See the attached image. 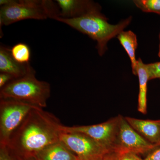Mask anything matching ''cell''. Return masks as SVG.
<instances>
[{
	"instance_id": "3957f363",
	"label": "cell",
	"mask_w": 160,
	"mask_h": 160,
	"mask_svg": "<svg viewBox=\"0 0 160 160\" xmlns=\"http://www.w3.org/2000/svg\"><path fill=\"white\" fill-rule=\"evenodd\" d=\"M35 74L32 68L23 77L10 81L0 90V99L20 101L42 109L46 107L51 93L50 85L37 79Z\"/></svg>"
},
{
	"instance_id": "7402d4cb",
	"label": "cell",
	"mask_w": 160,
	"mask_h": 160,
	"mask_svg": "<svg viewBox=\"0 0 160 160\" xmlns=\"http://www.w3.org/2000/svg\"><path fill=\"white\" fill-rule=\"evenodd\" d=\"M120 153L115 151H112L106 155L102 160H118Z\"/></svg>"
},
{
	"instance_id": "7a4b0ae2",
	"label": "cell",
	"mask_w": 160,
	"mask_h": 160,
	"mask_svg": "<svg viewBox=\"0 0 160 160\" xmlns=\"http://www.w3.org/2000/svg\"><path fill=\"white\" fill-rule=\"evenodd\" d=\"M132 18L131 16L129 17L117 25L108 23L106 17L101 12L89 13L76 18L57 17L54 20L65 23L96 41L98 52L102 56L107 50L108 42L129 26Z\"/></svg>"
},
{
	"instance_id": "d6986e66",
	"label": "cell",
	"mask_w": 160,
	"mask_h": 160,
	"mask_svg": "<svg viewBox=\"0 0 160 160\" xmlns=\"http://www.w3.org/2000/svg\"><path fill=\"white\" fill-rule=\"evenodd\" d=\"M14 79L11 75L4 72H0V89H2L10 81Z\"/></svg>"
},
{
	"instance_id": "9c48e42d",
	"label": "cell",
	"mask_w": 160,
	"mask_h": 160,
	"mask_svg": "<svg viewBox=\"0 0 160 160\" xmlns=\"http://www.w3.org/2000/svg\"><path fill=\"white\" fill-rule=\"evenodd\" d=\"M59 9L58 18L72 19L89 13L100 12L101 6L98 3L87 0H57Z\"/></svg>"
},
{
	"instance_id": "30bf717a",
	"label": "cell",
	"mask_w": 160,
	"mask_h": 160,
	"mask_svg": "<svg viewBox=\"0 0 160 160\" xmlns=\"http://www.w3.org/2000/svg\"><path fill=\"white\" fill-rule=\"evenodd\" d=\"M32 68L30 63L22 64L18 62L12 56L11 49L1 45L0 72L8 73L14 79H18L26 75Z\"/></svg>"
},
{
	"instance_id": "8992f818",
	"label": "cell",
	"mask_w": 160,
	"mask_h": 160,
	"mask_svg": "<svg viewBox=\"0 0 160 160\" xmlns=\"http://www.w3.org/2000/svg\"><path fill=\"white\" fill-rule=\"evenodd\" d=\"M60 141L77 157L78 160H102L112 151L88 136L79 132L62 131Z\"/></svg>"
},
{
	"instance_id": "ac0fdd59",
	"label": "cell",
	"mask_w": 160,
	"mask_h": 160,
	"mask_svg": "<svg viewBox=\"0 0 160 160\" xmlns=\"http://www.w3.org/2000/svg\"><path fill=\"white\" fill-rule=\"evenodd\" d=\"M149 75V81L156 78H160V62L146 64Z\"/></svg>"
},
{
	"instance_id": "ffe728a7",
	"label": "cell",
	"mask_w": 160,
	"mask_h": 160,
	"mask_svg": "<svg viewBox=\"0 0 160 160\" xmlns=\"http://www.w3.org/2000/svg\"><path fill=\"white\" fill-rule=\"evenodd\" d=\"M141 158L138 154L132 152L120 154L118 160H141Z\"/></svg>"
},
{
	"instance_id": "277c9868",
	"label": "cell",
	"mask_w": 160,
	"mask_h": 160,
	"mask_svg": "<svg viewBox=\"0 0 160 160\" xmlns=\"http://www.w3.org/2000/svg\"><path fill=\"white\" fill-rule=\"evenodd\" d=\"M59 14L56 2L51 0H12L10 4L0 8L1 38L3 26L27 19L54 20Z\"/></svg>"
},
{
	"instance_id": "d4e9b609",
	"label": "cell",
	"mask_w": 160,
	"mask_h": 160,
	"mask_svg": "<svg viewBox=\"0 0 160 160\" xmlns=\"http://www.w3.org/2000/svg\"><path fill=\"white\" fill-rule=\"evenodd\" d=\"M27 160H36L34 158H31Z\"/></svg>"
},
{
	"instance_id": "52a82bcc",
	"label": "cell",
	"mask_w": 160,
	"mask_h": 160,
	"mask_svg": "<svg viewBox=\"0 0 160 160\" xmlns=\"http://www.w3.org/2000/svg\"><path fill=\"white\" fill-rule=\"evenodd\" d=\"M121 115L112 118L104 122L90 125L62 126V131L66 132H79L88 136L100 143L110 151H114L117 139Z\"/></svg>"
},
{
	"instance_id": "cb8c5ba5",
	"label": "cell",
	"mask_w": 160,
	"mask_h": 160,
	"mask_svg": "<svg viewBox=\"0 0 160 160\" xmlns=\"http://www.w3.org/2000/svg\"><path fill=\"white\" fill-rule=\"evenodd\" d=\"M156 146H157V148H159V147H160V140H159V142L158 143V144H157V145H156Z\"/></svg>"
},
{
	"instance_id": "5bb4252c",
	"label": "cell",
	"mask_w": 160,
	"mask_h": 160,
	"mask_svg": "<svg viewBox=\"0 0 160 160\" xmlns=\"http://www.w3.org/2000/svg\"><path fill=\"white\" fill-rule=\"evenodd\" d=\"M117 38L130 58L132 73L137 75V60L136 59L135 57L136 50L138 46L137 36L130 30L123 31L118 35Z\"/></svg>"
},
{
	"instance_id": "2e32d148",
	"label": "cell",
	"mask_w": 160,
	"mask_h": 160,
	"mask_svg": "<svg viewBox=\"0 0 160 160\" xmlns=\"http://www.w3.org/2000/svg\"><path fill=\"white\" fill-rule=\"evenodd\" d=\"M133 2L144 12L160 14V0H135Z\"/></svg>"
},
{
	"instance_id": "8fae6325",
	"label": "cell",
	"mask_w": 160,
	"mask_h": 160,
	"mask_svg": "<svg viewBox=\"0 0 160 160\" xmlns=\"http://www.w3.org/2000/svg\"><path fill=\"white\" fill-rule=\"evenodd\" d=\"M125 118L139 134L156 146L160 139V120H142L129 117Z\"/></svg>"
},
{
	"instance_id": "4fadbf2b",
	"label": "cell",
	"mask_w": 160,
	"mask_h": 160,
	"mask_svg": "<svg viewBox=\"0 0 160 160\" xmlns=\"http://www.w3.org/2000/svg\"><path fill=\"white\" fill-rule=\"evenodd\" d=\"M137 73L139 82V92L138 100V110L143 114L147 112V82L149 81L146 64L140 58L137 60Z\"/></svg>"
},
{
	"instance_id": "9a60e30c",
	"label": "cell",
	"mask_w": 160,
	"mask_h": 160,
	"mask_svg": "<svg viewBox=\"0 0 160 160\" xmlns=\"http://www.w3.org/2000/svg\"><path fill=\"white\" fill-rule=\"evenodd\" d=\"M12 57L18 62L22 64L29 63L31 50L28 45L23 43L16 44L11 49Z\"/></svg>"
},
{
	"instance_id": "ba28073f",
	"label": "cell",
	"mask_w": 160,
	"mask_h": 160,
	"mask_svg": "<svg viewBox=\"0 0 160 160\" xmlns=\"http://www.w3.org/2000/svg\"><path fill=\"white\" fill-rule=\"evenodd\" d=\"M156 149L155 145L139 134L127 122L125 117L121 115L114 151L120 154L132 152L138 155L152 152Z\"/></svg>"
},
{
	"instance_id": "e0dca14e",
	"label": "cell",
	"mask_w": 160,
	"mask_h": 160,
	"mask_svg": "<svg viewBox=\"0 0 160 160\" xmlns=\"http://www.w3.org/2000/svg\"><path fill=\"white\" fill-rule=\"evenodd\" d=\"M0 160H22L8 145H0Z\"/></svg>"
},
{
	"instance_id": "44dd1931",
	"label": "cell",
	"mask_w": 160,
	"mask_h": 160,
	"mask_svg": "<svg viewBox=\"0 0 160 160\" xmlns=\"http://www.w3.org/2000/svg\"><path fill=\"white\" fill-rule=\"evenodd\" d=\"M141 160H160V147L151 152L145 158Z\"/></svg>"
},
{
	"instance_id": "6da1fadb",
	"label": "cell",
	"mask_w": 160,
	"mask_h": 160,
	"mask_svg": "<svg viewBox=\"0 0 160 160\" xmlns=\"http://www.w3.org/2000/svg\"><path fill=\"white\" fill-rule=\"evenodd\" d=\"M62 126L54 115L36 107L12 135L8 146L22 160L33 158L43 149L60 141Z\"/></svg>"
},
{
	"instance_id": "5b68a950",
	"label": "cell",
	"mask_w": 160,
	"mask_h": 160,
	"mask_svg": "<svg viewBox=\"0 0 160 160\" xmlns=\"http://www.w3.org/2000/svg\"><path fill=\"white\" fill-rule=\"evenodd\" d=\"M36 107L20 101L0 99V145H9L12 135Z\"/></svg>"
},
{
	"instance_id": "7c38bea8",
	"label": "cell",
	"mask_w": 160,
	"mask_h": 160,
	"mask_svg": "<svg viewBox=\"0 0 160 160\" xmlns=\"http://www.w3.org/2000/svg\"><path fill=\"white\" fill-rule=\"evenodd\" d=\"M34 158L36 160H78L77 157L60 141L43 149Z\"/></svg>"
},
{
	"instance_id": "603a6c76",
	"label": "cell",
	"mask_w": 160,
	"mask_h": 160,
	"mask_svg": "<svg viewBox=\"0 0 160 160\" xmlns=\"http://www.w3.org/2000/svg\"><path fill=\"white\" fill-rule=\"evenodd\" d=\"M160 43H159V50H158V56L160 58Z\"/></svg>"
}]
</instances>
